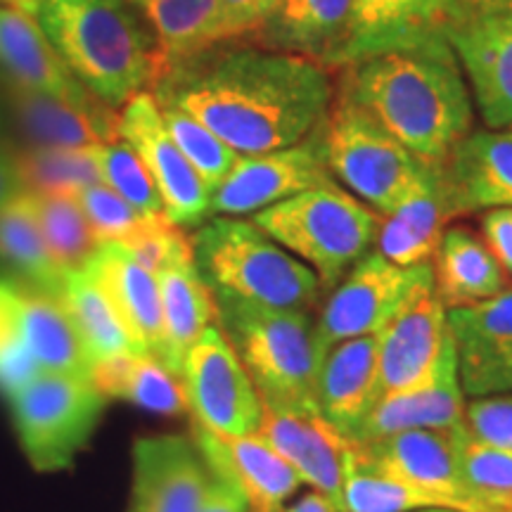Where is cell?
I'll return each mask as SVG.
<instances>
[{"label": "cell", "mask_w": 512, "mask_h": 512, "mask_svg": "<svg viewBox=\"0 0 512 512\" xmlns=\"http://www.w3.org/2000/svg\"><path fill=\"white\" fill-rule=\"evenodd\" d=\"M159 107H176L238 155L302 143L332 107L328 67L261 46L216 43L166 67L152 86Z\"/></svg>", "instance_id": "obj_1"}, {"label": "cell", "mask_w": 512, "mask_h": 512, "mask_svg": "<svg viewBox=\"0 0 512 512\" xmlns=\"http://www.w3.org/2000/svg\"><path fill=\"white\" fill-rule=\"evenodd\" d=\"M344 93L427 169H441L472 131L470 86L446 36L347 64Z\"/></svg>", "instance_id": "obj_2"}, {"label": "cell", "mask_w": 512, "mask_h": 512, "mask_svg": "<svg viewBox=\"0 0 512 512\" xmlns=\"http://www.w3.org/2000/svg\"><path fill=\"white\" fill-rule=\"evenodd\" d=\"M38 24L93 98L124 107L155 86L157 43L128 0H41Z\"/></svg>", "instance_id": "obj_3"}, {"label": "cell", "mask_w": 512, "mask_h": 512, "mask_svg": "<svg viewBox=\"0 0 512 512\" xmlns=\"http://www.w3.org/2000/svg\"><path fill=\"white\" fill-rule=\"evenodd\" d=\"M216 299L221 328L252 377L261 403L318 411V377L328 349L309 313L273 309L226 292H216Z\"/></svg>", "instance_id": "obj_4"}, {"label": "cell", "mask_w": 512, "mask_h": 512, "mask_svg": "<svg viewBox=\"0 0 512 512\" xmlns=\"http://www.w3.org/2000/svg\"><path fill=\"white\" fill-rule=\"evenodd\" d=\"M192 252L216 292L254 304L306 311L323 287L304 261L268 238L254 221L216 216L192 235Z\"/></svg>", "instance_id": "obj_5"}, {"label": "cell", "mask_w": 512, "mask_h": 512, "mask_svg": "<svg viewBox=\"0 0 512 512\" xmlns=\"http://www.w3.org/2000/svg\"><path fill=\"white\" fill-rule=\"evenodd\" d=\"M380 219L339 183L299 192L252 216L268 238L304 261L323 287H335L368 254Z\"/></svg>", "instance_id": "obj_6"}, {"label": "cell", "mask_w": 512, "mask_h": 512, "mask_svg": "<svg viewBox=\"0 0 512 512\" xmlns=\"http://www.w3.org/2000/svg\"><path fill=\"white\" fill-rule=\"evenodd\" d=\"M320 143L335 181L380 216L392 214L439 171L420 164L347 95L332 102Z\"/></svg>", "instance_id": "obj_7"}, {"label": "cell", "mask_w": 512, "mask_h": 512, "mask_svg": "<svg viewBox=\"0 0 512 512\" xmlns=\"http://www.w3.org/2000/svg\"><path fill=\"white\" fill-rule=\"evenodd\" d=\"M8 399L29 463L38 472H57L88 444L107 396L91 377L38 373Z\"/></svg>", "instance_id": "obj_8"}, {"label": "cell", "mask_w": 512, "mask_h": 512, "mask_svg": "<svg viewBox=\"0 0 512 512\" xmlns=\"http://www.w3.org/2000/svg\"><path fill=\"white\" fill-rule=\"evenodd\" d=\"M382 394L430 387L458 370L456 339L448 309L434 292V278L422 283L399 313L377 332Z\"/></svg>", "instance_id": "obj_9"}, {"label": "cell", "mask_w": 512, "mask_h": 512, "mask_svg": "<svg viewBox=\"0 0 512 512\" xmlns=\"http://www.w3.org/2000/svg\"><path fill=\"white\" fill-rule=\"evenodd\" d=\"M432 264L396 266L380 252L358 259L335 285L316 323L320 342L332 349L354 337L377 335L422 283L432 280Z\"/></svg>", "instance_id": "obj_10"}, {"label": "cell", "mask_w": 512, "mask_h": 512, "mask_svg": "<svg viewBox=\"0 0 512 512\" xmlns=\"http://www.w3.org/2000/svg\"><path fill=\"white\" fill-rule=\"evenodd\" d=\"M181 375L195 422L233 437L259 432L261 396L221 323L192 344Z\"/></svg>", "instance_id": "obj_11"}, {"label": "cell", "mask_w": 512, "mask_h": 512, "mask_svg": "<svg viewBox=\"0 0 512 512\" xmlns=\"http://www.w3.org/2000/svg\"><path fill=\"white\" fill-rule=\"evenodd\" d=\"M330 183L337 181L325 162L318 128L292 147L264 155H240L233 171L211 192L209 216H254L299 192Z\"/></svg>", "instance_id": "obj_12"}, {"label": "cell", "mask_w": 512, "mask_h": 512, "mask_svg": "<svg viewBox=\"0 0 512 512\" xmlns=\"http://www.w3.org/2000/svg\"><path fill=\"white\" fill-rule=\"evenodd\" d=\"M119 138L138 152L150 171L164 211L178 226H200L209 216L211 190L166 131L152 93H138L121 107Z\"/></svg>", "instance_id": "obj_13"}, {"label": "cell", "mask_w": 512, "mask_h": 512, "mask_svg": "<svg viewBox=\"0 0 512 512\" xmlns=\"http://www.w3.org/2000/svg\"><path fill=\"white\" fill-rule=\"evenodd\" d=\"M460 430L463 425L453 430H411L373 444H354L368 463L415 489L441 498L448 508L486 512L463 477L458 456Z\"/></svg>", "instance_id": "obj_14"}, {"label": "cell", "mask_w": 512, "mask_h": 512, "mask_svg": "<svg viewBox=\"0 0 512 512\" xmlns=\"http://www.w3.org/2000/svg\"><path fill=\"white\" fill-rule=\"evenodd\" d=\"M446 38L484 124L512 128V12L460 15Z\"/></svg>", "instance_id": "obj_15"}, {"label": "cell", "mask_w": 512, "mask_h": 512, "mask_svg": "<svg viewBox=\"0 0 512 512\" xmlns=\"http://www.w3.org/2000/svg\"><path fill=\"white\" fill-rule=\"evenodd\" d=\"M211 479L195 441L178 434L138 439L133 444L131 512H197Z\"/></svg>", "instance_id": "obj_16"}, {"label": "cell", "mask_w": 512, "mask_h": 512, "mask_svg": "<svg viewBox=\"0 0 512 512\" xmlns=\"http://www.w3.org/2000/svg\"><path fill=\"white\" fill-rule=\"evenodd\" d=\"M259 434L268 446L313 486L342 508L344 463L349 439L342 437L318 411H292L261 403Z\"/></svg>", "instance_id": "obj_17"}, {"label": "cell", "mask_w": 512, "mask_h": 512, "mask_svg": "<svg viewBox=\"0 0 512 512\" xmlns=\"http://www.w3.org/2000/svg\"><path fill=\"white\" fill-rule=\"evenodd\" d=\"M195 444L211 475L226 479L245 496L252 512H283L302 479L259 434L233 437L195 422Z\"/></svg>", "instance_id": "obj_18"}, {"label": "cell", "mask_w": 512, "mask_h": 512, "mask_svg": "<svg viewBox=\"0 0 512 512\" xmlns=\"http://www.w3.org/2000/svg\"><path fill=\"white\" fill-rule=\"evenodd\" d=\"M351 24L354 0H278L249 38L323 67H347Z\"/></svg>", "instance_id": "obj_19"}, {"label": "cell", "mask_w": 512, "mask_h": 512, "mask_svg": "<svg viewBox=\"0 0 512 512\" xmlns=\"http://www.w3.org/2000/svg\"><path fill=\"white\" fill-rule=\"evenodd\" d=\"M448 325L456 339L465 396L496 394L498 382L512 368V290L486 302L448 309Z\"/></svg>", "instance_id": "obj_20"}, {"label": "cell", "mask_w": 512, "mask_h": 512, "mask_svg": "<svg viewBox=\"0 0 512 512\" xmlns=\"http://www.w3.org/2000/svg\"><path fill=\"white\" fill-rule=\"evenodd\" d=\"M453 214L512 209V128L467 133L439 169Z\"/></svg>", "instance_id": "obj_21"}, {"label": "cell", "mask_w": 512, "mask_h": 512, "mask_svg": "<svg viewBox=\"0 0 512 512\" xmlns=\"http://www.w3.org/2000/svg\"><path fill=\"white\" fill-rule=\"evenodd\" d=\"M83 271L91 273L107 294L138 351L162 361L164 323L157 275L117 242H102Z\"/></svg>", "instance_id": "obj_22"}, {"label": "cell", "mask_w": 512, "mask_h": 512, "mask_svg": "<svg viewBox=\"0 0 512 512\" xmlns=\"http://www.w3.org/2000/svg\"><path fill=\"white\" fill-rule=\"evenodd\" d=\"M380 347L377 335L354 337L328 351L318 377V411L342 437L358 427L380 401Z\"/></svg>", "instance_id": "obj_23"}, {"label": "cell", "mask_w": 512, "mask_h": 512, "mask_svg": "<svg viewBox=\"0 0 512 512\" xmlns=\"http://www.w3.org/2000/svg\"><path fill=\"white\" fill-rule=\"evenodd\" d=\"M0 69L22 91L64 102L93 100L69 72L38 19L8 5H0Z\"/></svg>", "instance_id": "obj_24"}, {"label": "cell", "mask_w": 512, "mask_h": 512, "mask_svg": "<svg viewBox=\"0 0 512 512\" xmlns=\"http://www.w3.org/2000/svg\"><path fill=\"white\" fill-rule=\"evenodd\" d=\"M463 15L458 0H354L349 62L446 36Z\"/></svg>", "instance_id": "obj_25"}, {"label": "cell", "mask_w": 512, "mask_h": 512, "mask_svg": "<svg viewBox=\"0 0 512 512\" xmlns=\"http://www.w3.org/2000/svg\"><path fill=\"white\" fill-rule=\"evenodd\" d=\"M155 275L159 283V297H162V363L181 375L183 361L192 344L211 325L221 323L219 299H216L214 287L202 275L195 256L174 261Z\"/></svg>", "instance_id": "obj_26"}, {"label": "cell", "mask_w": 512, "mask_h": 512, "mask_svg": "<svg viewBox=\"0 0 512 512\" xmlns=\"http://www.w3.org/2000/svg\"><path fill=\"white\" fill-rule=\"evenodd\" d=\"M15 107L34 145L81 150L119 140V112L98 98L64 102L15 88Z\"/></svg>", "instance_id": "obj_27"}, {"label": "cell", "mask_w": 512, "mask_h": 512, "mask_svg": "<svg viewBox=\"0 0 512 512\" xmlns=\"http://www.w3.org/2000/svg\"><path fill=\"white\" fill-rule=\"evenodd\" d=\"M465 392L458 370H451L430 387L413 392L382 394L358 427L356 444H373L411 430H453L465 420Z\"/></svg>", "instance_id": "obj_28"}, {"label": "cell", "mask_w": 512, "mask_h": 512, "mask_svg": "<svg viewBox=\"0 0 512 512\" xmlns=\"http://www.w3.org/2000/svg\"><path fill=\"white\" fill-rule=\"evenodd\" d=\"M434 292L446 309L472 306L508 290L505 268L470 228L453 226L441 238L434 254Z\"/></svg>", "instance_id": "obj_29"}, {"label": "cell", "mask_w": 512, "mask_h": 512, "mask_svg": "<svg viewBox=\"0 0 512 512\" xmlns=\"http://www.w3.org/2000/svg\"><path fill=\"white\" fill-rule=\"evenodd\" d=\"M453 216L437 171L430 183L406 197L392 214L382 216L375 238L377 252L396 266L430 264Z\"/></svg>", "instance_id": "obj_30"}, {"label": "cell", "mask_w": 512, "mask_h": 512, "mask_svg": "<svg viewBox=\"0 0 512 512\" xmlns=\"http://www.w3.org/2000/svg\"><path fill=\"white\" fill-rule=\"evenodd\" d=\"M91 382L105 396L131 401L152 413L176 415L190 408L183 377L145 351H124L93 363Z\"/></svg>", "instance_id": "obj_31"}, {"label": "cell", "mask_w": 512, "mask_h": 512, "mask_svg": "<svg viewBox=\"0 0 512 512\" xmlns=\"http://www.w3.org/2000/svg\"><path fill=\"white\" fill-rule=\"evenodd\" d=\"M131 8L150 24L157 43L159 74L174 62L202 53L221 36L219 0H128Z\"/></svg>", "instance_id": "obj_32"}, {"label": "cell", "mask_w": 512, "mask_h": 512, "mask_svg": "<svg viewBox=\"0 0 512 512\" xmlns=\"http://www.w3.org/2000/svg\"><path fill=\"white\" fill-rule=\"evenodd\" d=\"M19 311L24 339L41 373L91 377V356L60 299L19 287Z\"/></svg>", "instance_id": "obj_33"}, {"label": "cell", "mask_w": 512, "mask_h": 512, "mask_svg": "<svg viewBox=\"0 0 512 512\" xmlns=\"http://www.w3.org/2000/svg\"><path fill=\"white\" fill-rule=\"evenodd\" d=\"M64 275L48 252L24 192L0 209V280L60 297Z\"/></svg>", "instance_id": "obj_34"}, {"label": "cell", "mask_w": 512, "mask_h": 512, "mask_svg": "<svg viewBox=\"0 0 512 512\" xmlns=\"http://www.w3.org/2000/svg\"><path fill=\"white\" fill-rule=\"evenodd\" d=\"M60 304L79 332L91 363L105 361L124 351H138L107 294L100 290L88 271H74L64 275Z\"/></svg>", "instance_id": "obj_35"}, {"label": "cell", "mask_w": 512, "mask_h": 512, "mask_svg": "<svg viewBox=\"0 0 512 512\" xmlns=\"http://www.w3.org/2000/svg\"><path fill=\"white\" fill-rule=\"evenodd\" d=\"M31 214L62 273L83 271L100 242L88 226L76 195L69 192H27Z\"/></svg>", "instance_id": "obj_36"}, {"label": "cell", "mask_w": 512, "mask_h": 512, "mask_svg": "<svg viewBox=\"0 0 512 512\" xmlns=\"http://www.w3.org/2000/svg\"><path fill=\"white\" fill-rule=\"evenodd\" d=\"M427 508H448V505L441 498L415 489L368 463L354 441H349L342 489L344 512H415Z\"/></svg>", "instance_id": "obj_37"}, {"label": "cell", "mask_w": 512, "mask_h": 512, "mask_svg": "<svg viewBox=\"0 0 512 512\" xmlns=\"http://www.w3.org/2000/svg\"><path fill=\"white\" fill-rule=\"evenodd\" d=\"M17 174L22 178L24 192H76L88 185L102 183L88 147L69 150V147L31 145L12 155Z\"/></svg>", "instance_id": "obj_38"}, {"label": "cell", "mask_w": 512, "mask_h": 512, "mask_svg": "<svg viewBox=\"0 0 512 512\" xmlns=\"http://www.w3.org/2000/svg\"><path fill=\"white\" fill-rule=\"evenodd\" d=\"M88 152L98 166L100 181L124 197L133 209L143 216L166 214L162 195H159L150 171L126 140L119 138L114 143L93 145L88 147Z\"/></svg>", "instance_id": "obj_39"}, {"label": "cell", "mask_w": 512, "mask_h": 512, "mask_svg": "<svg viewBox=\"0 0 512 512\" xmlns=\"http://www.w3.org/2000/svg\"><path fill=\"white\" fill-rule=\"evenodd\" d=\"M159 112H162L166 131L174 138L178 150L207 183V188L214 192L238 164V152L190 114L176 110V107H159Z\"/></svg>", "instance_id": "obj_40"}, {"label": "cell", "mask_w": 512, "mask_h": 512, "mask_svg": "<svg viewBox=\"0 0 512 512\" xmlns=\"http://www.w3.org/2000/svg\"><path fill=\"white\" fill-rule=\"evenodd\" d=\"M41 373L27 347L19 311V285L0 280V392L15 394Z\"/></svg>", "instance_id": "obj_41"}, {"label": "cell", "mask_w": 512, "mask_h": 512, "mask_svg": "<svg viewBox=\"0 0 512 512\" xmlns=\"http://www.w3.org/2000/svg\"><path fill=\"white\" fill-rule=\"evenodd\" d=\"M76 200L98 242H126L143 226L145 216L105 183L88 185L76 192Z\"/></svg>", "instance_id": "obj_42"}, {"label": "cell", "mask_w": 512, "mask_h": 512, "mask_svg": "<svg viewBox=\"0 0 512 512\" xmlns=\"http://www.w3.org/2000/svg\"><path fill=\"white\" fill-rule=\"evenodd\" d=\"M467 434L482 444L512 453V394L479 396L465 406Z\"/></svg>", "instance_id": "obj_43"}, {"label": "cell", "mask_w": 512, "mask_h": 512, "mask_svg": "<svg viewBox=\"0 0 512 512\" xmlns=\"http://www.w3.org/2000/svg\"><path fill=\"white\" fill-rule=\"evenodd\" d=\"M278 0H219L223 41L249 38Z\"/></svg>", "instance_id": "obj_44"}, {"label": "cell", "mask_w": 512, "mask_h": 512, "mask_svg": "<svg viewBox=\"0 0 512 512\" xmlns=\"http://www.w3.org/2000/svg\"><path fill=\"white\" fill-rule=\"evenodd\" d=\"M482 238L505 273H512V209H491L484 214Z\"/></svg>", "instance_id": "obj_45"}, {"label": "cell", "mask_w": 512, "mask_h": 512, "mask_svg": "<svg viewBox=\"0 0 512 512\" xmlns=\"http://www.w3.org/2000/svg\"><path fill=\"white\" fill-rule=\"evenodd\" d=\"M249 505L245 501V496L235 489L233 484H228L226 479L216 477L211 479L207 496L200 505L197 512H247Z\"/></svg>", "instance_id": "obj_46"}, {"label": "cell", "mask_w": 512, "mask_h": 512, "mask_svg": "<svg viewBox=\"0 0 512 512\" xmlns=\"http://www.w3.org/2000/svg\"><path fill=\"white\" fill-rule=\"evenodd\" d=\"M19 195H24V185L17 174L15 159L8 152L0 150V209L8 207Z\"/></svg>", "instance_id": "obj_47"}, {"label": "cell", "mask_w": 512, "mask_h": 512, "mask_svg": "<svg viewBox=\"0 0 512 512\" xmlns=\"http://www.w3.org/2000/svg\"><path fill=\"white\" fill-rule=\"evenodd\" d=\"M283 512H344L335 501H330L328 496L320 494V491H311L302 498H297L290 508H285Z\"/></svg>", "instance_id": "obj_48"}, {"label": "cell", "mask_w": 512, "mask_h": 512, "mask_svg": "<svg viewBox=\"0 0 512 512\" xmlns=\"http://www.w3.org/2000/svg\"><path fill=\"white\" fill-rule=\"evenodd\" d=\"M463 15H486V12H512V0H458Z\"/></svg>", "instance_id": "obj_49"}, {"label": "cell", "mask_w": 512, "mask_h": 512, "mask_svg": "<svg viewBox=\"0 0 512 512\" xmlns=\"http://www.w3.org/2000/svg\"><path fill=\"white\" fill-rule=\"evenodd\" d=\"M0 3H5L8 8L27 12L31 17H38V8H41V0H0Z\"/></svg>", "instance_id": "obj_50"}, {"label": "cell", "mask_w": 512, "mask_h": 512, "mask_svg": "<svg viewBox=\"0 0 512 512\" xmlns=\"http://www.w3.org/2000/svg\"><path fill=\"white\" fill-rule=\"evenodd\" d=\"M496 394H512V368L505 373V377L501 382H498V389Z\"/></svg>", "instance_id": "obj_51"}, {"label": "cell", "mask_w": 512, "mask_h": 512, "mask_svg": "<svg viewBox=\"0 0 512 512\" xmlns=\"http://www.w3.org/2000/svg\"><path fill=\"white\" fill-rule=\"evenodd\" d=\"M415 512H460V510H448V508H427V510H415Z\"/></svg>", "instance_id": "obj_52"}]
</instances>
